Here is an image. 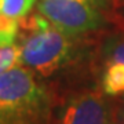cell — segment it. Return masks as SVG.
I'll use <instances>...</instances> for the list:
<instances>
[{"label": "cell", "mask_w": 124, "mask_h": 124, "mask_svg": "<svg viewBox=\"0 0 124 124\" xmlns=\"http://www.w3.org/2000/svg\"><path fill=\"white\" fill-rule=\"evenodd\" d=\"M18 62H19V48L17 43L0 47V75L18 65Z\"/></svg>", "instance_id": "obj_8"}, {"label": "cell", "mask_w": 124, "mask_h": 124, "mask_svg": "<svg viewBox=\"0 0 124 124\" xmlns=\"http://www.w3.org/2000/svg\"><path fill=\"white\" fill-rule=\"evenodd\" d=\"M36 11L69 36L87 37L109 23L108 0H37Z\"/></svg>", "instance_id": "obj_3"}, {"label": "cell", "mask_w": 124, "mask_h": 124, "mask_svg": "<svg viewBox=\"0 0 124 124\" xmlns=\"http://www.w3.org/2000/svg\"><path fill=\"white\" fill-rule=\"evenodd\" d=\"M51 124H115L113 103L101 88L72 90L54 101Z\"/></svg>", "instance_id": "obj_4"}, {"label": "cell", "mask_w": 124, "mask_h": 124, "mask_svg": "<svg viewBox=\"0 0 124 124\" xmlns=\"http://www.w3.org/2000/svg\"><path fill=\"white\" fill-rule=\"evenodd\" d=\"M19 28L18 65L28 68L40 80L76 70L91 54L88 36L66 35L39 13L19 19Z\"/></svg>", "instance_id": "obj_1"}, {"label": "cell", "mask_w": 124, "mask_h": 124, "mask_svg": "<svg viewBox=\"0 0 124 124\" xmlns=\"http://www.w3.org/2000/svg\"><path fill=\"white\" fill-rule=\"evenodd\" d=\"M115 110V124H124V94L119 95V99L113 103Z\"/></svg>", "instance_id": "obj_9"}, {"label": "cell", "mask_w": 124, "mask_h": 124, "mask_svg": "<svg viewBox=\"0 0 124 124\" xmlns=\"http://www.w3.org/2000/svg\"><path fill=\"white\" fill-rule=\"evenodd\" d=\"M19 32V21L6 15L0 10V47L15 43Z\"/></svg>", "instance_id": "obj_7"}, {"label": "cell", "mask_w": 124, "mask_h": 124, "mask_svg": "<svg viewBox=\"0 0 124 124\" xmlns=\"http://www.w3.org/2000/svg\"><path fill=\"white\" fill-rule=\"evenodd\" d=\"M54 97L22 65L0 75V124H51Z\"/></svg>", "instance_id": "obj_2"}, {"label": "cell", "mask_w": 124, "mask_h": 124, "mask_svg": "<svg viewBox=\"0 0 124 124\" xmlns=\"http://www.w3.org/2000/svg\"><path fill=\"white\" fill-rule=\"evenodd\" d=\"M99 88L106 97L124 94V33L109 36L101 46Z\"/></svg>", "instance_id": "obj_5"}, {"label": "cell", "mask_w": 124, "mask_h": 124, "mask_svg": "<svg viewBox=\"0 0 124 124\" xmlns=\"http://www.w3.org/2000/svg\"><path fill=\"white\" fill-rule=\"evenodd\" d=\"M36 1L37 0H0V10L6 15L19 21L31 14Z\"/></svg>", "instance_id": "obj_6"}]
</instances>
